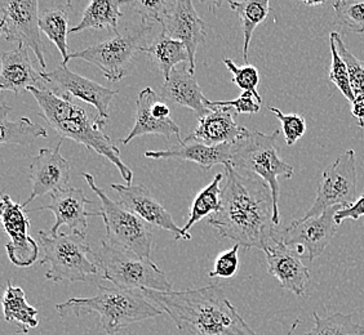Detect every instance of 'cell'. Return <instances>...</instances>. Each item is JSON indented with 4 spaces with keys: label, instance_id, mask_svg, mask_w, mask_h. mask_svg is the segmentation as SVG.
<instances>
[{
    "label": "cell",
    "instance_id": "6da1fadb",
    "mask_svg": "<svg viewBox=\"0 0 364 335\" xmlns=\"http://www.w3.org/2000/svg\"><path fill=\"white\" fill-rule=\"evenodd\" d=\"M225 172L220 209L208 218V224L223 240H231L245 249L265 251L279 240L280 226L274 224L272 190L257 175H245L231 164L225 167Z\"/></svg>",
    "mask_w": 364,
    "mask_h": 335
},
{
    "label": "cell",
    "instance_id": "7a4b0ae2",
    "mask_svg": "<svg viewBox=\"0 0 364 335\" xmlns=\"http://www.w3.org/2000/svg\"><path fill=\"white\" fill-rule=\"evenodd\" d=\"M142 293L168 314L180 335H259L243 320L220 285Z\"/></svg>",
    "mask_w": 364,
    "mask_h": 335
},
{
    "label": "cell",
    "instance_id": "3957f363",
    "mask_svg": "<svg viewBox=\"0 0 364 335\" xmlns=\"http://www.w3.org/2000/svg\"><path fill=\"white\" fill-rule=\"evenodd\" d=\"M28 92L34 96L39 105V116L60 134L61 140L74 141L79 145H83L88 151H95L96 154L104 156L118 168L127 186L132 185V170L120 159L119 148L104 133L106 123L92 119L83 107L75 105L70 97L56 94L49 88L48 84L42 89L30 88Z\"/></svg>",
    "mask_w": 364,
    "mask_h": 335
},
{
    "label": "cell",
    "instance_id": "277c9868",
    "mask_svg": "<svg viewBox=\"0 0 364 335\" xmlns=\"http://www.w3.org/2000/svg\"><path fill=\"white\" fill-rule=\"evenodd\" d=\"M61 317L98 314L106 334L115 335L122 330L161 316L163 311L147 300L140 290L98 285V293L91 298H71L56 306Z\"/></svg>",
    "mask_w": 364,
    "mask_h": 335
},
{
    "label": "cell",
    "instance_id": "5b68a950",
    "mask_svg": "<svg viewBox=\"0 0 364 335\" xmlns=\"http://www.w3.org/2000/svg\"><path fill=\"white\" fill-rule=\"evenodd\" d=\"M279 129L272 134L247 131L231 148V165L237 170L257 175L272 190L274 203V224L280 226L279 178L289 180L294 169L282 160L278 148Z\"/></svg>",
    "mask_w": 364,
    "mask_h": 335
},
{
    "label": "cell",
    "instance_id": "8992f818",
    "mask_svg": "<svg viewBox=\"0 0 364 335\" xmlns=\"http://www.w3.org/2000/svg\"><path fill=\"white\" fill-rule=\"evenodd\" d=\"M39 245L42 246L41 265H49L46 279L53 282L87 281L97 276L96 262L88 258L95 251L85 236L75 234L52 235L49 231H39Z\"/></svg>",
    "mask_w": 364,
    "mask_h": 335
},
{
    "label": "cell",
    "instance_id": "52a82bcc",
    "mask_svg": "<svg viewBox=\"0 0 364 335\" xmlns=\"http://www.w3.org/2000/svg\"><path fill=\"white\" fill-rule=\"evenodd\" d=\"M95 257L102 278L112 282L114 287L140 292H172V284L167 275L150 258L120 251L104 240Z\"/></svg>",
    "mask_w": 364,
    "mask_h": 335
},
{
    "label": "cell",
    "instance_id": "ba28073f",
    "mask_svg": "<svg viewBox=\"0 0 364 335\" xmlns=\"http://www.w3.org/2000/svg\"><path fill=\"white\" fill-rule=\"evenodd\" d=\"M82 175L101 202L100 216H102L105 224L107 244L120 251L134 253L142 258H150L154 238L151 226L142 221L140 216L124 209L120 204L112 202L105 191L96 185L93 175L90 173H82Z\"/></svg>",
    "mask_w": 364,
    "mask_h": 335
},
{
    "label": "cell",
    "instance_id": "9c48e42d",
    "mask_svg": "<svg viewBox=\"0 0 364 335\" xmlns=\"http://www.w3.org/2000/svg\"><path fill=\"white\" fill-rule=\"evenodd\" d=\"M151 30L153 25L150 23H127L112 39L70 53L69 61L73 58H82L97 66L109 82H119L131 69L136 55L145 48L144 43Z\"/></svg>",
    "mask_w": 364,
    "mask_h": 335
},
{
    "label": "cell",
    "instance_id": "30bf717a",
    "mask_svg": "<svg viewBox=\"0 0 364 335\" xmlns=\"http://www.w3.org/2000/svg\"><path fill=\"white\" fill-rule=\"evenodd\" d=\"M357 156L354 150L340 155L322 173L316 202L300 219L321 216L331 208H348L357 202Z\"/></svg>",
    "mask_w": 364,
    "mask_h": 335
},
{
    "label": "cell",
    "instance_id": "8fae6325",
    "mask_svg": "<svg viewBox=\"0 0 364 335\" xmlns=\"http://www.w3.org/2000/svg\"><path fill=\"white\" fill-rule=\"evenodd\" d=\"M39 6L36 0H0V30L8 42L31 49L44 72L47 63L41 39Z\"/></svg>",
    "mask_w": 364,
    "mask_h": 335
},
{
    "label": "cell",
    "instance_id": "7c38bea8",
    "mask_svg": "<svg viewBox=\"0 0 364 335\" xmlns=\"http://www.w3.org/2000/svg\"><path fill=\"white\" fill-rule=\"evenodd\" d=\"M42 74L49 88L56 94L79 98L97 110V119L100 121L106 123V120L109 119V107L112 98L118 94V91H112L91 79L77 75V72L69 70L68 66L63 63L55 70L50 72L44 71Z\"/></svg>",
    "mask_w": 364,
    "mask_h": 335
},
{
    "label": "cell",
    "instance_id": "4fadbf2b",
    "mask_svg": "<svg viewBox=\"0 0 364 335\" xmlns=\"http://www.w3.org/2000/svg\"><path fill=\"white\" fill-rule=\"evenodd\" d=\"M1 224L9 236L6 245L8 258L17 267H31L39 258V245L28 235L30 218L23 205L14 203L11 196L1 197Z\"/></svg>",
    "mask_w": 364,
    "mask_h": 335
},
{
    "label": "cell",
    "instance_id": "5bb4252c",
    "mask_svg": "<svg viewBox=\"0 0 364 335\" xmlns=\"http://www.w3.org/2000/svg\"><path fill=\"white\" fill-rule=\"evenodd\" d=\"M341 208H331L321 216L309 219H296L288 227L280 229L279 238L283 244L289 246H299V251H308L309 260L314 262L336 234L337 224H335V214Z\"/></svg>",
    "mask_w": 364,
    "mask_h": 335
},
{
    "label": "cell",
    "instance_id": "9a60e30c",
    "mask_svg": "<svg viewBox=\"0 0 364 335\" xmlns=\"http://www.w3.org/2000/svg\"><path fill=\"white\" fill-rule=\"evenodd\" d=\"M112 189L119 196V204L124 209L129 210L140 216L151 227H159L161 230L169 231L175 240H190L191 236L183 229L176 224L168 210L155 200L154 196L144 185H118L112 183Z\"/></svg>",
    "mask_w": 364,
    "mask_h": 335
},
{
    "label": "cell",
    "instance_id": "2e32d148",
    "mask_svg": "<svg viewBox=\"0 0 364 335\" xmlns=\"http://www.w3.org/2000/svg\"><path fill=\"white\" fill-rule=\"evenodd\" d=\"M63 142V140L58 141L55 148H41L39 154L33 158L30 164V182L33 187L28 200L22 204L23 208L36 197L69 187L70 163L60 153Z\"/></svg>",
    "mask_w": 364,
    "mask_h": 335
},
{
    "label": "cell",
    "instance_id": "e0dca14e",
    "mask_svg": "<svg viewBox=\"0 0 364 335\" xmlns=\"http://www.w3.org/2000/svg\"><path fill=\"white\" fill-rule=\"evenodd\" d=\"M85 197V191L75 187H66V189L57 190L50 194V204L43 205L34 209L49 210L56 216V224L49 230L52 235H58V230L63 226H68L73 234L85 236L88 230V216H100L97 213H90L85 210V205L91 204Z\"/></svg>",
    "mask_w": 364,
    "mask_h": 335
},
{
    "label": "cell",
    "instance_id": "ac0fdd59",
    "mask_svg": "<svg viewBox=\"0 0 364 335\" xmlns=\"http://www.w3.org/2000/svg\"><path fill=\"white\" fill-rule=\"evenodd\" d=\"M161 34L183 43L189 52V70L196 72V56L198 47L207 36V28L203 20L196 13L193 1L177 0L172 13L161 28Z\"/></svg>",
    "mask_w": 364,
    "mask_h": 335
},
{
    "label": "cell",
    "instance_id": "d6986e66",
    "mask_svg": "<svg viewBox=\"0 0 364 335\" xmlns=\"http://www.w3.org/2000/svg\"><path fill=\"white\" fill-rule=\"evenodd\" d=\"M207 106L210 107V112L199 120V126L183 140L185 142H199L207 146L234 145L248 131L245 126L237 124L235 116L238 112L232 107L210 105V99L207 101Z\"/></svg>",
    "mask_w": 364,
    "mask_h": 335
},
{
    "label": "cell",
    "instance_id": "ffe728a7",
    "mask_svg": "<svg viewBox=\"0 0 364 335\" xmlns=\"http://www.w3.org/2000/svg\"><path fill=\"white\" fill-rule=\"evenodd\" d=\"M267 273L279 280L283 289L302 297L310 281V273L301 259L296 257L283 241H274L265 249Z\"/></svg>",
    "mask_w": 364,
    "mask_h": 335
},
{
    "label": "cell",
    "instance_id": "44dd1931",
    "mask_svg": "<svg viewBox=\"0 0 364 335\" xmlns=\"http://www.w3.org/2000/svg\"><path fill=\"white\" fill-rule=\"evenodd\" d=\"M47 85L42 72L36 71L28 57V49L23 45L1 53L0 89L20 94L30 88L42 89Z\"/></svg>",
    "mask_w": 364,
    "mask_h": 335
},
{
    "label": "cell",
    "instance_id": "7402d4cb",
    "mask_svg": "<svg viewBox=\"0 0 364 335\" xmlns=\"http://www.w3.org/2000/svg\"><path fill=\"white\" fill-rule=\"evenodd\" d=\"M231 143L220 146H207L199 142L177 141V145L161 151H146L145 158L154 160H183L196 163L208 172L215 165L223 164L224 167L231 164Z\"/></svg>",
    "mask_w": 364,
    "mask_h": 335
},
{
    "label": "cell",
    "instance_id": "603a6c76",
    "mask_svg": "<svg viewBox=\"0 0 364 335\" xmlns=\"http://www.w3.org/2000/svg\"><path fill=\"white\" fill-rule=\"evenodd\" d=\"M159 97L167 105L172 104L188 107L196 112L199 120L210 112V107L207 106L208 99L204 96L194 74H191L186 66L171 72L168 80L161 85Z\"/></svg>",
    "mask_w": 364,
    "mask_h": 335
},
{
    "label": "cell",
    "instance_id": "cb8c5ba5",
    "mask_svg": "<svg viewBox=\"0 0 364 335\" xmlns=\"http://www.w3.org/2000/svg\"><path fill=\"white\" fill-rule=\"evenodd\" d=\"M158 98L159 96L150 87H147L140 92L137 101H136L134 126L132 131L128 133L126 138L120 140L123 145H128L136 137L145 136V134H158V136H163L166 138H171L172 136H176L177 141L181 140L180 128L173 120L158 119L153 114L151 107Z\"/></svg>",
    "mask_w": 364,
    "mask_h": 335
},
{
    "label": "cell",
    "instance_id": "d4e9b609",
    "mask_svg": "<svg viewBox=\"0 0 364 335\" xmlns=\"http://www.w3.org/2000/svg\"><path fill=\"white\" fill-rule=\"evenodd\" d=\"M73 3H46L39 6V26L41 31L48 36L49 40L56 45L61 56L63 65L69 62V45L68 35H70L69 20H70Z\"/></svg>",
    "mask_w": 364,
    "mask_h": 335
},
{
    "label": "cell",
    "instance_id": "484cf974",
    "mask_svg": "<svg viewBox=\"0 0 364 335\" xmlns=\"http://www.w3.org/2000/svg\"><path fill=\"white\" fill-rule=\"evenodd\" d=\"M127 4L128 3L122 0H92L90 6L85 8L80 22L75 28H70V35L82 33L88 28H105L117 35L119 33V20L123 16L120 8Z\"/></svg>",
    "mask_w": 364,
    "mask_h": 335
},
{
    "label": "cell",
    "instance_id": "4316f807",
    "mask_svg": "<svg viewBox=\"0 0 364 335\" xmlns=\"http://www.w3.org/2000/svg\"><path fill=\"white\" fill-rule=\"evenodd\" d=\"M3 311L6 322L18 326V334H28L30 330L39 325V311L28 304L23 289L14 287L11 280H8L7 285L4 287Z\"/></svg>",
    "mask_w": 364,
    "mask_h": 335
},
{
    "label": "cell",
    "instance_id": "83f0119b",
    "mask_svg": "<svg viewBox=\"0 0 364 335\" xmlns=\"http://www.w3.org/2000/svg\"><path fill=\"white\" fill-rule=\"evenodd\" d=\"M12 111L11 107L6 105V102H1L0 106V143L7 145H20V146H30L36 138L43 137L47 138L48 133L46 128L39 124L33 123L28 118H21L18 120L8 119V114Z\"/></svg>",
    "mask_w": 364,
    "mask_h": 335
},
{
    "label": "cell",
    "instance_id": "f1b7e54d",
    "mask_svg": "<svg viewBox=\"0 0 364 335\" xmlns=\"http://www.w3.org/2000/svg\"><path fill=\"white\" fill-rule=\"evenodd\" d=\"M142 53L151 57L159 66L164 82L168 80L171 72L176 69V65L189 63L190 61L189 52L185 44L164 34H161L149 47H145Z\"/></svg>",
    "mask_w": 364,
    "mask_h": 335
},
{
    "label": "cell",
    "instance_id": "f546056e",
    "mask_svg": "<svg viewBox=\"0 0 364 335\" xmlns=\"http://www.w3.org/2000/svg\"><path fill=\"white\" fill-rule=\"evenodd\" d=\"M229 7L238 14L239 22L243 30V60L248 65V50L255 28L267 20L270 12L267 0H245V1H228Z\"/></svg>",
    "mask_w": 364,
    "mask_h": 335
},
{
    "label": "cell",
    "instance_id": "4dcf8cb0",
    "mask_svg": "<svg viewBox=\"0 0 364 335\" xmlns=\"http://www.w3.org/2000/svg\"><path fill=\"white\" fill-rule=\"evenodd\" d=\"M224 175L218 173L213 178V181L210 185L202 190L196 195L194 202L190 207L189 216H188V222L182 227L185 232L189 234V230L200 219L205 216L215 214L220 209V203H221V182H223Z\"/></svg>",
    "mask_w": 364,
    "mask_h": 335
},
{
    "label": "cell",
    "instance_id": "1f68e13d",
    "mask_svg": "<svg viewBox=\"0 0 364 335\" xmlns=\"http://www.w3.org/2000/svg\"><path fill=\"white\" fill-rule=\"evenodd\" d=\"M314 328L305 335H364V326L354 322V314L341 312L331 314L328 317H319L313 312Z\"/></svg>",
    "mask_w": 364,
    "mask_h": 335
},
{
    "label": "cell",
    "instance_id": "d6a6232c",
    "mask_svg": "<svg viewBox=\"0 0 364 335\" xmlns=\"http://www.w3.org/2000/svg\"><path fill=\"white\" fill-rule=\"evenodd\" d=\"M332 8L335 25L346 26L359 34L364 33V0H337Z\"/></svg>",
    "mask_w": 364,
    "mask_h": 335
},
{
    "label": "cell",
    "instance_id": "836d02e7",
    "mask_svg": "<svg viewBox=\"0 0 364 335\" xmlns=\"http://www.w3.org/2000/svg\"><path fill=\"white\" fill-rule=\"evenodd\" d=\"M329 39H332L335 42L340 56L348 66L351 89H353L354 96L355 97L362 96L364 94V61H360L359 58L351 53L349 49L346 48L345 43L343 42V38L336 31H332L329 34Z\"/></svg>",
    "mask_w": 364,
    "mask_h": 335
},
{
    "label": "cell",
    "instance_id": "e575fe53",
    "mask_svg": "<svg viewBox=\"0 0 364 335\" xmlns=\"http://www.w3.org/2000/svg\"><path fill=\"white\" fill-rule=\"evenodd\" d=\"M176 1L168 0H136L128 1V6H131L134 13L140 14L141 21L144 23H159L161 28L167 21L169 14L172 13Z\"/></svg>",
    "mask_w": 364,
    "mask_h": 335
},
{
    "label": "cell",
    "instance_id": "d590c367",
    "mask_svg": "<svg viewBox=\"0 0 364 335\" xmlns=\"http://www.w3.org/2000/svg\"><path fill=\"white\" fill-rule=\"evenodd\" d=\"M329 47H331V57H332L331 69H329V80L340 89L343 97L346 98L350 104H353V101L355 99V96H354L353 89H351L348 66L340 56V53H338L336 48V44L332 39H329Z\"/></svg>",
    "mask_w": 364,
    "mask_h": 335
},
{
    "label": "cell",
    "instance_id": "8d00e7d4",
    "mask_svg": "<svg viewBox=\"0 0 364 335\" xmlns=\"http://www.w3.org/2000/svg\"><path fill=\"white\" fill-rule=\"evenodd\" d=\"M225 66L232 74V83L243 92H251L255 96L261 97L257 92L259 83V70L252 65L237 66L230 58H224Z\"/></svg>",
    "mask_w": 364,
    "mask_h": 335
},
{
    "label": "cell",
    "instance_id": "74e56055",
    "mask_svg": "<svg viewBox=\"0 0 364 335\" xmlns=\"http://www.w3.org/2000/svg\"><path fill=\"white\" fill-rule=\"evenodd\" d=\"M267 110L277 116L282 123V131L288 146H294L306 132V120L299 114H283L277 107H267Z\"/></svg>",
    "mask_w": 364,
    "mask_h": 335
},
{
    "label": "cell",
    "instance_id": "f35d334b",
    "mask_svg": "<svg viewBox=\"0 0 364 335\" xmlns=\"http://www.w3.org/2000/svg\"><path fill=\"white\" fill-rule=\"evenodd\" d=\"M239 245L234 244L229 251H225L218 254L215 259L213 270L208 273L210 278H218V279H231L239 271Z\"/></svg>",
    "mask_w": 364,
    "mask_h": 335
},
{
    "label": "cell",
    "instance_id": "ab89813d",
    "mask_svg": "<svg viewBox=\"0 0 364 335\" xmlns=\"http://www.w3.org/2000/svg\"><path fill=\"white\" fill-rule=\"evenodd\" d=\"M210 105L229 106L238 114H257L261 110L262 98L255 96L251 92H243L239 98L232 101H210Z\"/></svg>",
    "mask_w": 364,
    "mask_h": 335
},
{
    "label": "cell",
    "instance_id": "60d3db41",
    "mask_svg": "<svg viewBox=\"0 0 364 335\" xmlns=\"http://www.w3.org/2000/svg\"><path fill=\"white\" fill-rule=\"evenodd\" d=\"M362 216H364V194L358 199L355 203L351 204L350 207L337 210V213L335 214V224L340 226L345 219L358 221Z\"/></svg>",
    "mask_w": 364,
    "mask_h": 335
},
{
    "label": "cell",
    "instance_id": "b9f144b4",
    "mask_svg": "<svg viewBox=\"0 0 364 335\" xmlns=\"http://www.w3.org/2000/svg\"><path fill=\"white\" fill-rule=\"evenodd\" d=\"M351 114L358 120L360 128H364V94L357 96L351 104Z\"/></svg>",
    "mask_w": 364,
    "mask_h": 335
},
{
    "label": "cell",
    "instance_id": "7bdbcfd3",
    "mask_svg": "<svg viewBox=\"0 0 364 335\" xmlns=\"http://www.w3.org/2000/svg\"><path fill=\"white\" fill-rule=\"evenodd\" d=\"M305 4L309 6V7H316V6H323V4H324V1H311V3L305 1Z\"/></svg>",
    "mask_w": 364,
    "mask_h": 335
},
{
    "label": "cell",
    "instance_id": "ee69618b",
    "mask_svg": "<svg viewBox=\"0 0 364 335\" xmlns=\"http://www.w3.org/2000/svg\"><path fill=\"white\" fill-rule=\"evenodd\" d=\"M299 320H296V322H294V325H292V328H291V330L288 331L287 335H292V333H294V329L297 328V325H299Z\"/></svg>",
    "mask_w": 364,
    "mask_h": 335
}]
</instances>
